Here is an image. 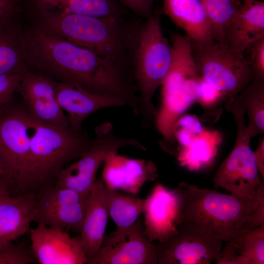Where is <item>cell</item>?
Wrapping results in <instances>:
<instances>
[{
    "label": "cell",
    "instance_id": "11",
    "mask_svg": "<svg viewBox=\"0 0 264 264\" xmlns=\"http://www.w3.org/2000/svg\"><path fill=\"white\" fill-rule=\"evenodd\" d=\"M177 232L154 242L159 264H210L218 259L223 242L201 227L183 221Z\"/></svg>",
    "mask_w": 264,
    "mask_h": 264
},
{
    "label": "cell",
    "instance_id": "10",
    "mask_svg": "<svg viewBox=\"0 0 264 264\" xmlns=\"http://www.w3.org/2000/svg\"><path fill=\"white\" fill-rule=\"evenodd\" d=\"M173 58L161 86L160 110L180 114L196 102L200 75L195 65L190 39L185 35L172 34Z\"/></svg>",
    "mask_w": 264,
    "mask_h": 264
},
{
    "label": "cell",
    "instance_id": "7",
    "mask_svg": "<svg viewBox=\"0 0 264 264\" xmlns=\"http://www.w3.org/2000/svg\"><path fill=\"white\" fill-rule=\"evenodd\" d=\"M230 112L235 119L237 135L234 147L222 162L212 182L216 188H220L230 194L247 197L254 194L264 181L260 176L250 140L246 135L245 111L238 107Z\"/></svg>",
    "mask_w": 264,
    "mask_h": 264
},
{
    "label": "cell",
    "instance_id": "27",
    "mask_svg": "<svg viewBox=\"0 0 264 264\" xmlns=\"http://www.w3.org/2000/svg\"><path fill=\"white\" fill-rule=\"evenodd\" d=\"M222 137L219 132L204 129L188 146L180 148L177 155L179 164L192 170L206 165L216 155Z\"/></svg>",
    "mask_w": 264,
    "mask_h": 264
},
{
    "label": "cell",
    "instance_id": "9",
    "mask_svg": "<svg viewBox=\"0 0 264 264\" xmlns=\"http://www.w3.org/2000/svg\"><path fill=\"white\" fill-rule=\"evenodd\" d=\"M95 134L91 147L62 171L55 185L89 193L96 180V173L107 156L127 146L146 151L145 146L136 139L117 135L110 122L97 126Z\"/></svg>",
    "mask_w": 264,
    "mask_h": 264
},
{
    "label": "cell",
    "instance_id": "24",
    "mask_svg": "<svg viewBox=\"0 0 264 264\" xmlns=\"http://www.w3.org/2000/svg\"><path fill=\"white\" fill-rule=\"evenodd\" d=\"M222 248L217 264H264V225L241 227L236 237Z\"/></svg>",
    "mask_w": 264,
    "mask_h": 264
},
{
    "label": "cell",
    "instance_id": "36",
    "mask_svg": "<svg viewBox=\"0 0 264 264\" xmlns=\"http://www.w3.org/2000/svg\"><path fill=\"white\" fill-rule=\"evenodd\" d=\"M264 225V202L259 205L246 216L242 227L255 229Z\"/></svg>",
    "mask_w": 264,
    "mask_h": 264
},
{
    "label": "cell",
    "instance_id": "30",
    "mask_svg": "<svg viewBox=\"0 0 264 264\" xmlns=\"http://www.w3.org/2000/svg\"><path fill=\"white\" fill-rule=\"evenodd\" d=\"M36 262L30 247L14 241L0 243V264H29Z\"/></svg>",
    "mask_w": 264,
    "mask_h": 264
},
{
    "label": "cell",
    "instance_id": "21",
    "mask_svg": "<svg viewBox=\"0 0 264 264\" xmlns=\"http://www.w3.org/2000/svg\"><path fill=\"white\" fill-rule=\"evenodd\" d=\"M263 38L264 2L258 0H242L228 29L227 45L244 55L251 45Z\"/></svg>",
    "mask_w": 264,
    "mask_h": 264
},
{
    "label": "cell",
    "instance_id": "38",
    "mask_svg": "<svg viewBox=\"0 0 264 264\" xmlns=\"http://www.w3.org/2000/svg\"><path fill=\"white\" fill-rule=\"evenodd\" d=\"M14 7V0H0V18L8 15Z\"/></svg>",
    "mask_w": 264,
    "mask_h": 264
},
{
    "label": "cell",
    "instance_id": "13",
    "mask_svg": "<svg viewBox=\"0 0 264 264\" xmlns=\"http://www.w3.org/2000/svg\"><path fill=\"white\" fill-rule=\"evenodd\" d=\"M54 82L49 77L26 70L18 91L32 119L52 126L67 128L68 118L58 102Z\"/></svg>",
    "mask_w": 264,
    "mask_h": 264
},
{
    "label": "cell",
    "instance_id": "8",
    "mask_svg": "<svg viewBox=\"0 0 264 264\" xmlns=\"http://www.w3.org/2000/svg\"><path fill=\"white\" fill-rule=\"evenodd\" d=\"M31 118L22 103L14 99L0 106V164L8 189L14 194L29 153Z\"/></svg>",
    "mask_w": 264,
    "mask_h": 264
},
{
    "label": "cell",
    "instance_id": "32",
    "mask_svg": "<svg viewBox=\"0 0 264 264\" xmlns=\"http://www.w3.org/2000/svg\"><path fill=\"white\" fill-rule=\"evenodd\" d=\"M23 73L0 74V106L13 99L15 93L18 91Z\"/></svg>",
    "mask_w": 264,
    "mask_h": 264
},
{
    "label": "cell",
    "instance_id": "39",
    "mask_svg": "<svg viewBox=\"0 0 264 264\" xmlns=\"http://www.w3.org/2000/svg\"><path fill=\"white\" fill-rule=\"evenodd\" d=\"M0 185H5L7 187L5 180V174L3 172L1 171H0Z\"/></svg>",
    "mask_w": 264,
    "mask_h": 264
},
{
    "label": "cell",
    "instance_id": "12",
    "mask_svg": "<svg viewBox=\"0 0 264 264\" xmlns=\"http://www.w3.org/2000/svg\"><path fill=\"white\" fill-rule=\"evenodd\" d=\"M89 194L55 184L45 187L36 193L33 221L80 233Z\"/></svg>",
    "mask_w": 264,
    "mask_h": 264
},
{
    "label": "cell",
    "instance_id": "6",
    "mask_svg": "<svg viewBox=\"0 0 264 264\" xmlns=\"http://www.w3.org/2000/svg\"><path fill=\"white\" fill-rule=\"evenodd\" d=\"M190 41L199 75L222 93L224 103L237 95L252 80V68L244 55L214 40Z\"/></svg>",
    "mask_w": 264,
    "mask_h": 264
},
{
    "label": "cell",
    "instance_id": "26",
    "mask_svg": "<svg viewBox=\"0 0 264 264\" xmlns=\"http://www.w3.org/2000/svg\"><path fill=\"white\" fill-rule=\"evenodd\" d=\"M233 98L244 108L247 114V136L251 139L264 133V76H253L250 82Z\"/></svg>",
    "mask_w": 264,
    "mask_h": 264
},
{
    "label": "cell",
    "instance_id": "19",
    "mask_svg": "<svg viewBox=\"0 0 264 264\" xmlns=\"http://www.w3.org/2000/svg\"><path fill=\"white\" fill-rule=\"evenodd\" d=\"M96 183L108 215L116 225V230L104 238L102 245H112L126 238L130 228L143 213L144 199L111 189L102 178Z\"/></svg>",
    "mask_w": 264,
    "mask_h": 264
},
{
    "label": "cell",
    "instance_id": "18",
    "mask_svg": "<svg viewBox=\"0 0 264 264\" xmlns=\"http://www.w3.org/2000/svg\"><path fill=\"white\" fill-rule=\"evenodd\" d=\"M157 177V168L153 161L131 158L117 153L105 160L101 178L110 188L135 195L145 182Z\"/></svg>",
    "mask_w": 264,
    "mask_h": 264
},
{
    "label": "cell",
    "instance_id": "2",
    "mask_svg": "<svg viewBox=\"0 0 264 264\" xmlns=\"http://www.w3.org/2000/svg\"><path fill=\"white\" fill-rule=\"evenodd\" d=\"M93 142L83 129L55 127L31 119L29 153L14 195L36 193L55 184L62 171L88 151Z\"/></svg>",
    "mask_w": 264,
    "mask_h": 264
},
{
    "label": "cell",
    "instance_id": "22",
    "mask_svg": "<svg viewBox=\"0 0 264 264\" xmlns=\"http://www.w3.org/2000/svg\"><path fill=\"white\" fill-rule=\"evenodd\" d=\"M162 11L190 40H213L211 25L200 0H163Z\"/></svg>",
    "mask_w": 264,
    "mask_h": 264
},
{
    "label": "cell",
    "instance_id": "33",
    "mask_svg": "<svg viewBox=\"0 0 264 264\" xmlns=\"http://www.w3.org/2000/svg\"><path fill=\"white\" fill-rule=\"evenodd\" d=\"M245 57L250 63L253 76H264V38L251 45L244 52Z\"/></svg>",
    "mask_w": 264,
    "mask_h": 264
},
{
    "label": "cell",
    "instance_id": "4",
    "mask_svg": "<svg viewBox=\"0 0 264 264\" xmlns=\"http://www.w3.org/2000/svg\"><path fill=\"white\" fill-rule=\"evenodd\" d=\"M180 222L188 221L223 242L237 235L247 215L264 202V181L247 197L225 194L181 182L176 188Z\"/></svg>",
    "mask_w": 264,
    "mask_h": 264
},
{
    "label": "cell",
    "instance_id": "5",
    "mask_svg": "<svg viewBox=\"0 0 264 264\" xmlns=\"http://www.w3.org/2000/svg\"><path fill=\"white\" fill-rule=\"evenodd\" d=\"M144 19L135 31L129 62L139 99L140 124L148 128L154 124L157 110L152 100L171 66L173 48L163 35L159 16L152 14Z\"/></svg>",
    "mask_w": 264,
    "mask_h": 264
},
{
    "label": "cell",
    "instance_id": "31",
    "mask_svg": "<svg viewBox=\"0 0 264 264\" xmlns=\"http://www.w3.org/2000/svg\"><path fill=\"white\" fill-rule=\"evenodd\" d=\"M196 102L205 109L210 110L224 103L222 93L200 76L197 90Z\"/></svg>",
    "mask_w": 264,
    "mask_h": 264
},
{
    "label": "cell",
    "instance_id": "34",
    "mask_svg": "<svg viewBox=\"0 0 264 264\" xmlns=\"http://www.w3.org/2000/svg\"><path fill=\"white\" fill-rule=\"evenodd\" d=\"M203 129L200 122L196 116L182 115L175 123L173 131L175 130H179L196 136L202 132Z\"/></svg>",
    "mask_w": 264,
    "mask_h": 264
},
{
    "label": "cell",
    "instance_id": "29",
    "mask_svg": "<svg viewBox=\"0 0 264 264\" xmlns=\"http://www.w3.org/2000/svg\"><path fill=\"white\" fill-rule=\"evenodd\" d=\"M26 70L17 44L9 34L0 31V74Z\"/></svg>",
    "mask_w": 264,
    "mask_h": 264
},
{
    "label": "cell",
    "instance_id": "14",
    "mask_svg": "<svg viewBox=\"0 0 264 264\" xmlns=\"http://www.w3.org/2000/svg\"><path fill=\"white\" fill-rule=\"evenodd\" d=\"M28 233L32 253L39 264H87L79 237H72L67 231L37 224Z\"/></svg>",
    "mask_w": 264,
    "mask_h": 264
},
{
    "label": "cell",
    "instance_id": "23",
    "mask_svg": "<svg viewBox=\"0 0 264 264\" xmlns=\"http://www.w3.org/2000/svg\"><path fill=\"white\" fill-rule=\"evenodd\" d=\"M108 216L95 181L89 192L79 237L86 253L87 264L96 256L102 247Z\"/></svg>",
    "mask_w": 264,
    "mask_h": 264
},
{
    "label": "cell",
    "instance_id": "20",
    "mask_svg": "<svg viewBox=\"0 0 264 264\" xmlns=\"http://www.w3.org/2000/svg\"><path fill=\"white\" fill-rule=\"evenodd\" d=\"M36 193L0 196V243L15 241L28 233L33 221Z\"/></svg>",
    "mask_w": 264,
    "mask_h": 264
},
{
    "label": "cell",
    "instance_id": "16",
    "mask_svg": "<svg viewBox=\"0 0 264 264\" xmlns=\"http://www.w3.org/2000/svg\"><path fill=\"white\" fill-rule=\"evenodd\" d=\"M155 244L144 233L141 219L132 226L126 238L112 245H102L88 264H157Z\"/></svg>",
    "mask_w": 264,
    "mask_h": 264
},
{
    "label": "cell",
    "instance_id": "1",
    "mask_svg": "<svg viewBox=\"0 0 264 264\" xmlns=\"http://www.w3.org/2000/svg\"><path fill=\"white\" fill-rule=\"evenodd\" d=\"M28 42L38 67L61 81L119 98L133 115L138 114L139 99L131 70L42 28L32 32Z\"/></svg>",
    "mask_w": 264,
    "mask_h": 264
},
{
    "label": "cell",
    "instance_id": "25",
    "mask_svg": "<svg viewBox=\"0 0 264 264\" xmlns=\"http://www.w3.org/2000/svg\"><path fill=\"white\" fill-rule=\"evenodd\" d=\"M38 11L95 17H121L127 9L119 0H33Z\"/></svg>",
    "mask_w": 264,
    "mask_h": 264
},
{
    "label": "cell",
    "instance_id": "15",
    "mask_svg": "<svg viewBox=\"0 0 264 264\" xmlns=\"http://www.w3.org/2000/svg\"><path fill=\"white\" fill-rule=\"evenodd\" d=\"M144 233L152 242H163L177 232L180 223L177 190L158 183L144 199Z\"/></svg>",
    "mask_w": 264,
    "mask_h": 264
},
{
    "label": "cell",
    "instance_id": "28",
    "mask_svg": "<svg viewBox=\"0 0 264 264\" xmlns=\"http://www.w3.org/2000/svg\"><path fill=\"white\" fill-rule=\"evenodd\" d=\"M200 0L211 25L213 39L228 46V29L242 0Z\"/></svg>",
    "mask_w": 264,
    "mask_h": 264
},
{
    "label": "cell",
    "instance_id": "37",
    "mask_svg": "<svg viewBox=\"0 0 264 264\" xmlns=\"http://www.w3.org/2000/svg\"><path fill=\"white\" fill-rule=\"evenodd\" d=\"M255 161L261 178L264 179V137L260 139L256 150L253 152Z\"/></svg>",
    "mask_w": 264,
    "mask_h": 264
},
{
    "label": "cell",
    "instance_id": "3",
    "mask_svg": "<svg viewBox=\"0 0 264 264\" xmlns=\"http://www.w3.org/2000/svg\"><path fill=\"white\" fill-rule=\"evenodd\" d=\"M38 12L42 29L131 70L130 50L138 24L127 21L124 16Z\"/></svg>",
    "mask_w": 264,
    "mask_h": 264
},
{
    "label": "cell",
    "instance_id": "17",
    "mask_svg": "<svg viewBox=\"0 0 264 264\" xmlns=\"http://www.w3.org/2000/svg\"><path fill=\"white\" fill-rule=\"evenodd\" d=\"M56 94L59 104L67 113L69 127L75 130L82 129L85 120L102 109L127 107L121 99L93 93L68 83L55 81Z\"/></svg>",
    "mask_w": 264,
    "mask_h": 264
},
{
    "label": "cell",
    "instance_id": "35",
    "mask_svg": "<svg viewBox=\"0 0 264 264\" xmlns=\"http://www.w3.org/2000/svg\"><path fill=\"white\" fill-rule=\"evenodd\" d=\"M127 10L136 16L145 19L152 15V7L155 0H119Z\"/></svg>",
    "mask_w": 264,
    "mask_h": 264
},
{
    "label": "cell",
    "instance_id": "40",
    "mask_svg": "<svg viewBox=\"0 0 264 264\" xmlns=\"http://www.w3.org/2000/svg\"><path fill=\"white\" fill-rule=\"evenodd\" d=\"M6 191H9L5 185H0V196Z\"/></svg>",
    "mask_w": 264,
    "mask_h": 264
}]
</instances>
